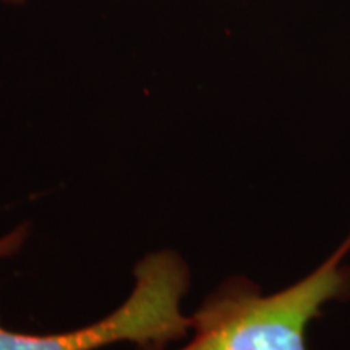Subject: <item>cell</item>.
<instances>
[{"instance_id": "cell-1", "label": "cell", "mask_w": 350, "mask_h": 350, "mask_svg": "<svg viewBox=\"0 0 350 350\" xmlns=\"http://www.w3.org/2000/svg\"><path fill=\"white\" fill-rule=\"evenodd\" d=\"M349 252L350 235L312 274L269 295L243 275L227 279L191 314V338L175 350H308L310 323L350 297Z\"/></svg>"}, {"instance_id": "cell-2", "label": "cell", "mask_w": 350, "mask_h": 350, "mask_svg": "<svg viewBox=\"0 0 350 350\" xmlns=\"http://www.w3.org/2000/svg\"><path fill=\"white\" fill-rule=\"evenodd\" d=\"M133 275V291L124 304L91 325L28 334L0 323V350H99L120 342L152 350L185 339L191 331V317L182 312L191 279L185 260L174 250L148 253L135 265Z\"/></svg>"}, {"instance_id": "cell-3", "label": "cell", "mask_w": 350, "mask_h": 350, "mask_svg": "<svg viewBox=\"0 0 350 350\" xmlns=\"http://www.w3.org/2000/svg\"><path fill=\"white\" fill-rule=\"evenodd\" d=\"M29 235V226L21 224L8 232L7 235L0 237V260L16 255L26 242Z\"/></svg>"}, {"instance_id": "cell-4", "label": "cell", "mask_w": 350, "mask_h": 350, "mask_svg": "<svg viewBox=\"0 0 350 350\" xmlns=\"http://www.w3.org/2000/svg\"><path fill=\"white\" fill-rule=\"evenodd\" d=\"M2 2H7V3H23L25 0H2Z\"/></svg>"}]
</instances>
